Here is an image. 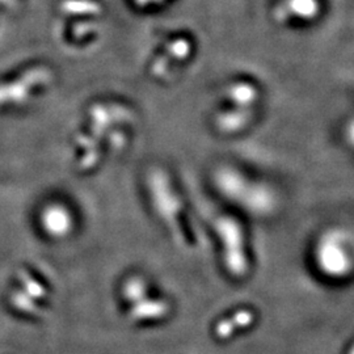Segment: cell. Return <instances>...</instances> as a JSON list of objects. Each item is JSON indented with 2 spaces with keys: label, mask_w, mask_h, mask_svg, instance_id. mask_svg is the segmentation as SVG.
<instances>
[{
  "label": "cell",
  "mask_w": 354,
  "mask_h": 354,
  "mask_svg": "<svg viewBox=\"0 0 354 354\" xmlns=\"http://www.w3.org/2000/svg\"><path fill=\"white\" fill-rule=\"evenodd\" d=\"M319 12L317 0H288L283 7H279L276 13L279 20H286L289 15H295L302 19H313Z\"/></svg>",
  "instance_id": "8"
},
{
  "label": "cell",
  "mask_w": 354,
  "mask_h": 354,
  "mask_svg": "<svg viewBox=\"0 0 354 354\" xmlns=\"http://www.w3.org/2000/svg\"><path fill=\"white\" fill-rule=\"evenodd\" d=\"M17 279L19 283L10 297V304L20 314L37 315L41 313L39 302L48 295L45 285L28 270H21Z\"/></svg>",
  "instance_id": "5"
},
{
  "label": "cell",
  "mask_w": 354,
  "mask_h": 354,
  "mask_svg": "<svg viewBox=\"0 0 354 354\" xmlns=\"http://www.w3.org/2000/svg\"><path fill=\"white\" fill-rule=\"evenodd\" d=\"M345 238L342 231L333 228L319 239L315 251L317 269L328 279H344L353 268V259Z\"/></svg>",
  "instance_id": "2"
},
{
  "label": "cell",
  "mask_w": 354,
  "mask_h": 354,
  "mask_svg": "<svg viewBox=\"0 0 354 354\" xmlns=\"http://www.w3.org/2000/svg\"><path fill=\"white\" fill-rule=\"evenodd\" d=\"M215 184L231 201L239 203L254 214H269L276 206V198L269 188L248 181L238 171L218 169L215 172Z\"/></svg>",
  "instance_id": "1"
},
{
  "label": "cell",
  "mask_w": 354,
  "mask_h": 354,
  "mask_svg": "<svg viewBox=\"0 0 354 354\" xmlns=\"http://www.w3.org/2000/svg\"><path fill=\"white\" fill-rule=\"evenodd\" d=\"M348 140H349V143L352 145L354 147V120L351 122V125L348 127Z\"/></svg>",
  "instance_id": "14"
},
{
  "label": "cell",
  "mask_w": 354,
  "mask_h": 354,
  "mask_svg": "<svg viewBox=\"0 0 354 354\" xmlns=\"http://www.w3.org/2000/svg\"><path fill=\"white\" fill-rule=\"evenodd\" d=\"M215 230L223 241L225 264L230 274L234 277H243L248 269L247 256L244 251L243 228L234 219L221 218L215 223Z\"/></svg>",
  "instance_id": "4"
},
{
  "label": "cell",
  "mask_w": 354,
  "mask_h": 354,
  "mask_svg": "<svg viewBox=\"0 0 354 354\" xmlns=\"http://www.w3.org/2000/svg\"><path fill=\"white\" fill-rule=\"evenodd\" d=\"M248 118H250V112L245 111L244 108H241L235 112H227L219 115L216 120V125L222 131L234 133L241 130V127L247 124Z\"/></svg>",
  "instance_id": "11"
},
{
  "label": "cell",
  "mask_w": 354,
  "mask_h": 354,
  "mask_svg": "<svg viewBox=\"0 0 354 354\" xmlns=\"http://www.w3.org/2000/svg\"><path fill=\"white\" fill-rule=\"evenodd\" d=\"M140 6H145V4H147L149 3V0H136Z\"/></svg>",
  "instance_id": "15"
},
{
  "label": "cell",
  "mask_w": 354,
  "mask_h": 354,
  "mask_svg": "<svg viewBox=\"0 0 354 354\" xmlns=\"http://www.w3.org/2000/svg\"><path fill=\"white\" fill-rule=\"evenodd\" d=\"M190 54V44L187 39H176L168 48V57L175 59H185Z\"/></svg>",
  "instance_id": "13"
},
{
  "label": "cell",
  "mask_w": 354,
  "mask_h": 354,
  "mask_svg": "<svg viewBox=\"0 0 354 354\" xmlns=\"http://www.w3.org/2000/svg\"><path fill=\"white\" fill-rule=\"evenodd\" d=\"M252 313L247 311V310H241L239 313H236L235 315L230 319H226L221 323H218L216 328H215V333L218 337L221 339H226L230 335L234 333V330L241 327H245L248 324H251L253 322Z\"/></svg>",
  "instance_id": "9"
},
{
  "label": "cell",
  "mask_w": 354,
  "mask_h": 354,
  "mask_svg": "<svg viewBox=\"0 0 354 354\" xmlns=\"http://www.w3.org/2000/svg\"><path fill=\"white\" fill-rule=\"evenodd\" d=\"M122 297L127 304H138L149 297V286L142 277H130L122 286Z\"/></svg>",
  "instance_id": "10"
},
{
  "label": "cell",
  "mask_w": 354,
  "mask_h": 354,
  "mask_svg": "<svg viewBox=\"0 0 354 354\" xmlns=\"http://www.w3.org/2000/svg\"><path fill=\"white\" fill-rule=\"evenodd\" d=\"M155 3H160V1H163V0H153Z\"/></svg>",
  "instance_id": "16"
},
{
  "label": "cell",
  "mask_w": 354,
  "mask_h": 354,
  "mask_svg": "<svg viewBox=\"0 0 354 354\" xmlns=\"http://www.w3.org/2000/svg\"><path fill=\"white\" fill-rule=\"evenodd\" d=\"M228 97L239 108L250 106L257 97V92L252 86L247 83H239L228 91Z\"/></svg>",
  "instance_id": "12"
},
{
  "label": "cell",
  "mask_w": 354,
  "mask_h": 354,
  "mask_svg": "<svg viewBox=\"0 0 354 354\" xmlns=\"http://www.w3.org/2000/svg\"><path fill=\"white\" fill-rule=\"evenodd\" d=\"M39 225L45 235L61 241L67 238L74 230V215L61 203L48 205L39 215Z\"/></svg>",
  "instance_id": "6"
},
{
  "label": "cell",
  "mask_w": 354,
  "mask_h": 354,
  "mask_svg": "<svg viewBox=\"0 0 354 354\" xmlns=\"http://www.w3.org/2000/svg\"><path fill=\"white\" fill-rule=\"evenodd\" d=\"M149 187L151 201L160 219L169 227L174 238L180 243H185L183 228L180 226L181 205L171 188L169 181L163 171H152L149 176Z\"/></svg>",
  "instance_id": "3"
},
{
  "label": "cell",
  "mask_w": 354,
  "mask_h": 354,
  "mask_svg": "<svg viewBox=\"0 0 354 354\" xmlns=\"http://www.w3.org/2000/svg\"><path fill=\"white\" fill-rule=\"evenodd\" d=\"M169 313V304L165 301H153L149 297L138 304H131L129 317L136 322L158 320L165 317Z\"/></svg>",
  "instance_id": "7"
}]
</instances>
